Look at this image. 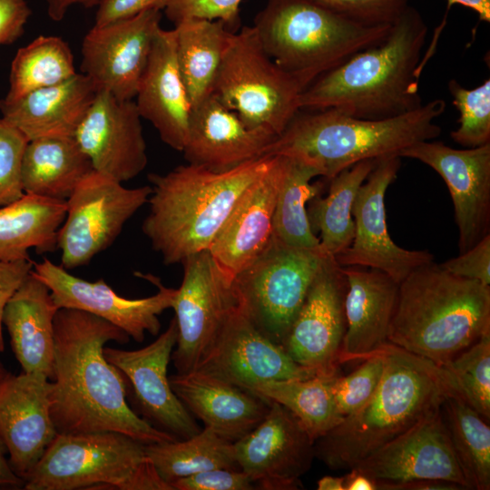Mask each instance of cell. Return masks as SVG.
<instances>
[{"instance_id": "6da1fadb", "label": "cell", "mask_w": 490, "mask_h": 490, "mask_svg": "<svg viewBox=\"0 0 490 490\" xmlns=\"http://www.w3.org/2000/svg\"><path fill=\"white\" fill-rule=\"evenodd\" d=\"M54 330L50 409L58 434L114 431L144 445L178 440L129 407L126 379L103 354L110 341L129 342L122 329L88 312L60 308Z\"/></svg>"}, {"instance_id": "7a4b0ae2", "label": "cell", "mask_w": 490, "mask_h": 490, "mask_svg": "<svg viewBox=\"0 0 490 490\" xmlns=\"http://www.w3.org/2000/svg\"><path fill=\"white\" fill-rule=\"evenodd\" d=\"M427 25L408 5L386 38L323 74L301 93L300 111L334 109L352 117L379 120L421 106L417 73Z\"/></svg>"}, {"instance_id": "3957f363", "label": "cell", "mask_w": 490, "mask_h": 490, "mask_svg": "<svg viewBox=\"0 0 490 490\" xmlns=\"http://www.w3.org/2000/svg\"><path fill=\"white\" fill-rule=\"evenodd\" d=\"M271 160L265 155L225 172L187 163L165 174L150 173L149 212L142 230L163 263H181L208 250L238 200Z\"/></svg>"}, {"instance_id": "277c9868", "label": "cell", "mask_w": 490, "mask_h": 490, "mask_svg": "<svg viewBox=\"0 0 490 490\" xmlns=\"http://www.w3.org/2000/svg\"><path fill=\"white\" fill-rule=\"evenodd\" d=\"M376 353L385 368L374 396L315 440V457L332 470L352 468L441 407L448 394L438 365L389 342Z\"/></svg>"}, {"instance_id": "5b68a950", "label": "cell", "mask_w": 490, "mask_h": 490, "mask_svg": "<svg viewBox=\"0 0 490 490\" xmlns=\"http://www.w3.org/2000/svg\"><path fill=\"white\" fill-rule=\"evenodd\" d=\"M490 333V286L456 276L434 260L398 285L387 342L436 365Z\"/></svg>"}, {"instance_id": "8992f818", "label": "cell", "mask_w": 490, "mask_h": 490, "mask_svg": "<svg viewBox=\"0 0 490 490\" xmlns=\"http://www.w3.org/2000/svg\"><path fill=\"white\" fill-rule=\"evenodd\" d=\"M445 109L443 99H434L409 113L379 120L334 109L299 111L264 155L296 158L328 181L359 162L399 156L418 142L436 139L441 127L435 120Z\"/></svg>"}, {"instance_id": "52a82bcc", "label": "cell", "mask_w": 490, "mask_h": 490, "mask_svg": "<svg viewBox=\"0 0 490 490\" xmlns=\"http://www.w3.org/2000/svg\"><path fill=\"white\" fill-rule=\"evenodd\" d=\"M391 25L365 24L312 0H268L252 26L270 57L306 89L355 54L381 43Z\"/></svg>"}, {"instance_id": "ba28073f", "label": "cell", "mask_w": 490, "mask_h": 490, "mask_svg": "<svg viewBox=\"0 0 490 490\" xmlns=\"http://www.w3.org/2000/svg\"><path fill=\"white\" fill-rule=\"evenodd\" d=\"M124 434H57L24 479L25 490H173L145 454Z\"/></svg>"}, {"instance_id": "9c48e42d", "label": "cell", "mask_w": 490, "mask_h": 490, "mask_svg": "<svg viewBox=\"0 0 490 490\" xmlns=\"http://www.w3.org/2000/svg\"><path fill=\"white\" fill-rule=\"evenodd\" d=\"M304 90L270 57L252 25L230 33L211 94L249 127L280 135L300 111Z\"/></svg>"}, {"instance_id": "30bf717a", "label": "cell", "mask_w": 490, "mask_h": 490, "mask_svg": "<svg viewBox=\"0 0 490 490\" xmlns=\"http://www.w3.org/2000/svg\"><path fill=\"white\" fill-rule=\"evenodd\" d=\"M326 256L272 237L232 280L238 306L260 332L282 346Z\"/></svg>"}, {"instance_id": "8fae6325", "label": "cell", "mask_w": 490, "mask_h": 490, "mask_svg": "<svg viewBox=\"0 0 490 490\" xmlns=\"http://www.w3.org/2000/svg\"><path fill=\"white\" fill-rule=\"evenodd\" d=\"M151 192V185L126 188L106 174L90 172L66 200L57 237L61 265L68 270L85 266L108 249Z\"/></svg>"}, {"instance_id": "7c38bea8", "label": "cell", "mask_w": 490, "mask_h": 490, "mask_svg": "<svg viewBox=\"0 0 490 490\" xmlns=\"http://www.w3.org/2000/svg\"><path fill=\"white\" fill-rule=\"evenodd\" d=\"M172 302L178 327L172 360L177 373L195 370L238 305L230 281L208 250L186 258Z\"/></svg>"}, {"instance_id": "4fadbf2b", "label": "cell", "mask_w": 490, "mask_h": 490, "mask_svg": "<svg viewBox=\"0 0 490 490\" xmlns=\"http://www.w3.org/2000/svg\"><path fill=\"white\" fill-rule=\"evenodd\" d=\"M346 290L341 266L326 256L282 344L297 364L317 376L338 374L347 328Z\"/></svg>"}, {"instance_id": "5bb4252c", "label": "cell", "mask_w": 490, "mask_h": 490, "mask_svg": "<svg viewBox=\"0 0 490 490\" xmlns=\"http://www.w3.org/2000/svg\"><path fill=\"white\" fill-rule=\"evenodd\" d=\"M33 273L50 289L55 305L74 309L99 317L119 328L137 342L145 333L158 335L159 316L172 308L177 289L167 288L152 274H140L153 283L158 291L150 297L127 299L118 295L103 279L89 281L75 277L62 265L48 259L34 263Z\"/></svg>"}, {"instance_id": "9a60e30c", "label": "cell", "mask_w": 490, "mask_h": 490, "mask_svg": "<svg viewBox=\"0 0 490 490\" xmlns=\"http://www.w3.org/2000/svg\"><path fill=\"white\" fill-rule=\"evenodd\" d=\"M399 156L377 160L359 187L352 207L355 234L351 244L334 257L339 266L379 270L398 284L418 267L434 260L427 250L399 247L390 237L386 220L385 196L400 168Z\"/></svg>"}, {"instance_id": "2e32d148", "label": "cell", "mask_w": 490, "mask_h": 490, "mask_svg": "<svg viewBox=\"0 0 490 490\" xmlns=\"http://www.w3.org/2000/svg\"><path fill=\"white\" fill-rule=\"evenodd\" d=\"M161 19L162 11L152 9L93 25L82 42L81 73L98 92H107L119 100H133Z\"/></svg>"}, {"instance_id": "e0dca14e", "label": "cell", "mask_w": 490, "mask_h": 490, "mask_svg": "<svg viewBox=\"0 0 490 490\" xmlns=\"http://www.w3.org/2000/svg\"><path fill=\"white\" fill-rule=\"evenodd\" d=\"M314 443L299 420L272 401L262 421L233 445L239 468L260 489L294 490L312 466Z\"/></svg>"}, {"instance_id": "ac0fdd59", "label": "cell", "mask_w": 490, "mask_h": 490, "mask_svg": "<svg viewBox=\"0 0 490 490\" xmlns=\"http://www.w3.org/2000/svg\"><path fill=\"white\" fill-rule=\"evenodd\" d=\"M399 157L425 163L446 182L454 204L459 253L490 234V143L455 149L441 142L422 141L403 150Z\"/></svg>"}, {"instance_id": "d6986e66", "label": "cell", "mask_w": 490, "mask_h": 490, "mask_svg": "<svg viewBox=\"0 0 490 490\" xmlns=\"http://www.w3.org/2000/svg\"><path fill=\"white\" fill-rule=\"evenodd\" d=\"M195 370L246 391L270 380L317 376L297 364L279 345L260 332L237 305Z\"/></svg>"}, {"instance_id": "ffe728a7", "label": "cell", "mask_w": 490, "mask_h": 490, "mask_svg": "<svg viewBox=\"0 0 490 490\" xmlns=\"http://www.w3.org/2000/svg\"><path fill=\"white\" fill-rule=\"evenodd\" d=\"M177 338L173 318L151 344L134 350L104 347L103 354L131 384L142 418L178 439H186L201 429L173 392L167 376Z\"/></svg>"}, {"instance_id": "44dd1931", "label": "cell", "mask_w": 490, "mask_h": 490, "mask_svg": "<svg viewBox=\"0 0 490 490\" xmlns=\"http://www.w3.org/2000/svg\"><path fill=\"white\" fill-rule=\"evenodd\" d=\"M353 467L375 481L445 480L470 489L454 452L442 407Z\"/></svg>"}, {"instance_id": "7402d4cb", "label": "cell", "mask_w": 490, "mask_h": 490, "mask_svg": "<svg viewBox=\"0 0 490 490\" xmlns=\"http://www.w3.org/2000/svg\"><path fill=\"white\" fill-rule=\"evenodd\" d=\"M142 117L133 100L97 93L74 139L94 171L123 183L138 176L148 157Z\"/></svg>"}, {"instance_id": "603a6c76", "label": "cell", "mask_w": 490, "mask_h": 490, "mask_svg": "<svg viewBox=\"0 0 490 490\" xmlns=\"http://www.w3.org/2000/svg\"><path fill=\"white\" fill-rule=\"evenodd\" d=\"M52 381L40 372L10 373L0 383V437L24 481L58 434L51 416Z\"/></svg>"}, {"instance_id": "cb8c5ba5", "label": "cell", "mask_w": 490, "mask_h": 490, "mask_svg": "<svg viewBox=\"0 0 490 490\" xmlns=\"http://www.w3.org/2000/svg\"><path fill=\"white\" fill-rule=\"evenodd\" d=\"M282 171V156L272 155L268 169L242 193L208 249L231 282L271 241Z\"/></svg>"}, {"instance_id": "d4e9b609", "label": "cell", "mask_w": 490, "mask_h": 490, "mask_svg": "<svg viewBox=\"0 0 490 490\" xmlns=\"http://www.w3.org/2000/svg\"><path fill=\"white\" fill-rule=\"evenodd\" d=\"M276 138L264 129L249 127L210 94L191 110L182 152L188 163L225 172L265 156Z\"/></svg>"}, {"instance_id": "484cf974", "label": "cell", "mask_w": 490, "mask_h": 490, "mask_svg": "<svg viewBox=\"0 0 490 490\" xmlns=\"http://www.w3.org/2000/svg\"><path fill=\"white\" fill-rule=\"evenodd\" d=\"M135 99L141 117L162 141L182 152L192 107L177 62L174 28L157 31Z\"/></svg>"}, {"instance_id": "4316f807", "label": "cell", "mask_w": 490, "mask_h": 490, "mask_svg": "<svg viewBox=\"0 0 490 490\" xmlns=\"http://www.w3.org/2000/svg\"><path fill=\"white\" fill-rule=\"evenodd\" d=\"M341 268L347 279V328L339 364L363 360L387 342L399 285L387 273L374 268Z\"/></svg>"}, {"instance_id": "83f0119b", "label": "cell", "mask_w": 490, "mask_h": 490, "mask_svg": "<svg viewBox=\"0 0 490 490\" xmlns=\"http://www.w3.org/2000/svg\"><path fill=\"white\" fill-rule=\"evenodd\" d=\"M169 380L191 416L232 443L252 431L270 407L261 397L199 370L177 373Z\"/></svg>"}, {"instance_id": "f1b7e54d", "label": "cell", "mask_w": 490, "mask_h": 490, "mask_svg": "<svg viewBox=\"0 0 490 490\" xmlns=\"http://www.w3.org/2000/svg\"><path fill=\"white\" fill-rule=\"evenodd\" d=\"M97 93L86 75L76 73L60 83L15 101L0 100V112L28 141L74 136Z\"/></svg>"}, {"instance_id": "f546056e", "label": "cell", "mask_w": 490, "mask_h": 490, "mask_svg": "<svg viewBox=\"0 0 490 490\" xmlns=\"http://www.w3.org/2000/svg\"><path fill=\"white\" fill-rule=\"evenodd\" d=\"M58 309L49 288L33 271L8 300L3 314V326L24 372H40L52 380L54 321Z\"/></svg>"}, {"instance_id": "4dcf8cb0", "label": "cell", "mask_w": 490, "mask_h": 490, "mask_svg": "<svg viewBox=\"0 0 490 490\" xmlns=\"http://www.w3.org/2000/svg\"><path fill=\"white\" fill-rule=\"evenodd\" d=\"M93 171L74 136L32 140L22 162L24 192L66 201Z\"/></svg>"}, {"instance_id": "1f68e13d", "label": "cell", "mask_w": 490, "mask_h": 490, "mask_svg": "<svg viewBox=\"0 0 490 490\" xmlns=\"http://www.w3.org/2000/svg\"><path fill=\"white\" fill-rule=\"evenodd\" d=\"M65 215L66 201L27 193L0 207V260H29L33 248L38 254L54 251Z\"/></svg>"}, {"instance_id": "d6a6232c", "label": "cell", "mask_w": 490, "mask_h": 490, "mask_svg": "<svg viewBox=\"0 0 490 490\" xmlns=\"http://www.w3.org/2000/svg\"><path fill=\"white\" fill-rule=\"evenodd\" d=\"M176 57L191 107L211 94L230 32L219 20L190 18L175 24Z\"/></svg>"}, {"instance_id": "836d02e7", "label": "cell", "mask_w": 490, "mask_h": 490, "mask_svg": "<svg viewBox=\"0 0 490 490\" xmlns=\"http://www.w3.org/2000/svg\"><path fill=\"white\" fill-rule=\"evenodd\" d=\"M377 160H365L341 171L329 181L327 196L312 198L307 207L310 227L319 231L323 252L335 257L352 242L355 224L352 207L358 191ZM315 233V232H314Z\"/></svg>"}, {"instance_id": "e575fe53", "label": "cell", "mask_w": 490, "mask_h": 490, "mask_svg": "<svg viewBox=\"0 0 490 490\" xmlns=\"http://www.w3.org/2000/svg\"><path fill=\"white\" fill-rule=\"evenodd\" d=\"M281 156L283 171L273 215V237L291 247L322 250L307 211L309 201L321 192L320 182H310L319 174L300 160Z\"/></svg>"}, {"instance_id": "d590c367", "label": "cell", "mask_w": 490, "mask_h": 490, "mask_svg": "<svg viewBox=\"0 0 490 490\" xmlns=\"http://www.w3.org/2000/svg\"><path fill=\"white\" fill-rule=\"evenodd\" d=\"M144 448L161 477L170 485L211 469H240L233 443L206 426L189 438L145 445Z\"/></svg>"}, {"instance_id": "8d00e7d4", "label": "cell", "mask_w": 490, "mask_h": 490, "mask_svg": "<svg viewBox=\"0 0 490 490\" xmlns=\"http://www.w3.org/2000/svg\"><path fill=\"white\" fill-rule=\"evenodd\" d=\"M337 375L270 380L254 386L249 392L285 407L316 440L342 420L331 392V384Z\"/></svg>"}, {"instance_id": "74e56055", "label": "cell", "mask_w": 490, "mask_h": 490, "mask_svg": "<svg viewBox=\"0 0 490 490\" xmlns=\"http://www.w3.org/2000/svg\"><path fill=\"white\" fill-rule=\"evenodd\" d=\"M445 422L458 464L470 489H490V427L455 393L446 394ZM488 422V421H487Z\"/></svg>"}, {"instance_id": "f35d334b", "label": "cell", "mask_w": 490, "mask_h": 490, "mask_svg": "<svg viewBox=\"0 0 490 490\" xmlns=\"http://www.w3.org/2000/svg\"><path fill=\"white\" fill-rule=\"evenodd\" d=\"M76 73L69 44L58 36L40 35L16 52L11 64L9 88L2 101H15L60 83Z\"/></svg>"}, {"instance_id": "ab89813d", "label": "cell", "mask_w": 490, "mask_h": 490, "mask_svg": "<svg viewBox=\"0 0 490 490\" xmlns=\"http://www.w3.org/2000/svg\"><path fill=\"white\" fill-rule=\"evenodd\" d=\"M448 393L463 398L483 418H490V333L446 364L438 365Z\"/></svg>"}, {"instance_id": "60d3db41", "label": "cell", "mask_w": 490, "mask_h": 490, "mask_svg": "<svg viewBox=\"0 0 490 490\" xmlns=\"http://www.w3.org/2000/svg\"><path fill=\"white\" fill-rule=\"evenodd\" d=\"M448 90L459 112V127L451 138L465 148L490 143V80L473 89H466L452 79Z\"/></svg>"}, {"instance_id": "b9f144b4", "label": "cell", "mask_w": 490, "mask_h": 490, "mask_svg": "<svg viewBox=\"0 0 490 490\" xmlns=\"http://www.w3.org/2000/svg\"><path fill=\"white\" fill-rule=\"evenodd\" d=\"M385 368L381 353H375L365 359L350 374L336 376L331 392L338 416L345 417L360 409L376 393ZM341 420V421H342Z\"/></svg>"}, {"instance_id": "7bdbcfd3", "label": "cell", "mask_w": 490, "mask_h": 490, "mask_svg": "<svg viewBox=\"0 0 490 490\" xmlns=\"http://www.w3.org/2000/svg\"><path fill=\"white\" fill-rule=\"evenodd\" d=\"M28 142L17 128L0 117V207L24 194L22 162Z\"/></svg>"}, {"instance_id": "ee69618b", "label": "cell", "mask_w": 490, "mask_h": 490, "mask_svg": "<svg viewBox=\"0 0 490 490\" xmlns=\"http://www.w3.org/2000/svg\"><path fill=\"white\" fill-rule=\"evenodd\" d=\"M348 19L369 25L391 24L409 0H312Z\"/></svg>"}, {"instance_id": "f6af8a7d", "label": "cell", "mask_w": 490, "mask_h": 490, "mask_svg": "<svg viewBox=\"0 0 490 490\" xmlns=\"http://www.w3.org/2000/svg\"><path fill=\"white\" fill-rule=\"evenodd\" d=\"M241 0H168L163 9L174 25L182 20L201 18L221 21L230 30L240 24Z\"/></svg>"}, {"instance_id": "bcb514c9", "label": "cell", "mask_w": 490, "mask_h": 490, "mask_svg": "<svg viewBox=\"0 0 490 490\" xmlns=\"http://www.w3.org/2000/svg\"><path fill=\"white\" fill-rule=\"evenodd\" d=\"M173 490H251L255 487L240 469L215 468L175 480Z\"/></svg>"}, {"instance_id": "7dc6e473", "label": "cell", "mask_w": 490, "mask_h": 490, "mask_svg": "<svg viewBox=\"0 0 490 490\" xmlns=\"http://www.w3.org/2000/svg\"><path fill=\"white\" fill-rule=\"evenodd\" d=\"M439 265L456 276L490 286V234L467 251Z\"/></svg>"}, {"instance_id": "c3c4849f", "label": "cell", "mask_w": 490, "mask_h": 490, "mask_svg": "<svg viewBox=\"0 0 490 490\" xmlns=\"http://www.w3.org/2000/svg\"><path fill=\"white\" fill-rule=\"evenodd\" d=\"M168 0H100L94 25L101 26L135 16L148 10L162 11Z\"/></svg>"}, {"instance_id": "681fc988", "label": "cell", "mask_w": 490, "mask_h": 490, "mask_svg": "<svg viewBox=\"0 0 490 490\" xmlns=\"http://www.w3.org/2000/svg\"><path fill=\"white\" fill-rule=\"evenodd\" d=\"M34 263L31 259L11 262L0 260V352L5 350L3 337L5 308L11 297L32 271Z\"/></svg>"}, {"instance_id": "f907efd6", "label": "cell", "mask_w": 490, "mask_h": 490, "mask_svg": "<svg viewBox=\"0 0 490 490\" xmlns=\"http://www.w3.org/2000/svg\"><path fill=\"white\" fill-rule=\"evenodd\" d=\"M31 15L25 0H0V45L15 42Z\"/></svg>"}, {"instance_id": "816d5d0a", "label": "cell", "mask_w": 490, "mask_h": 490, "mask_svg": "<svg viewBox=\"0 0 490 490\" xmlns=\"http://www.w3.org/2000/svg\"><path fill=\"white\" fill-rule=\"evenodd\" d=\"M376 483L377 490H466L456 483L434 479L403 482L376 481Z\"/></svg>"}, {"instance_id": "f5cc1de1", "label": "cell", "mask_w": 490, "mask_h": 490, "mask_svg": "<svg viewBox=\"0 0 490 490\" xmlns=\"http://www.w3.org/2000/svg\"><path fill=\"white\" fill-rule=\"evenodd\" d=\"M6 456L7 450L0 437V488H24V481L15 473Z\"/></svg>"}, {"instance_id": "db71d44e", "label": "cell", "mask_w": 490, "mask_h": 490, "mask_svg": "<svg viewBox=\"0 0 490 490\" xmlns=\"http://www.w3.org/2000/svg\"><path fill=\"white\" fill-rule=\"evenodd\" d=\"M100 0H45L47 14L54 21L64 19L70 8L82 5L86 8L97 6Z\"/></svg>"}, {"instance_id": "11a10c76", "label": "cell", "mask_w": 490, "mask_h": 490, "mask_svg": "<svg viewBox=\"0 0 490 490\" xmlns=\"http://www.w3.org/2000/svg\"><path fill=\"white\" fill-rule=\"evenodd\" d=\"M344 477V490H377L372 478L352 467Z\"/></svg>"}, {"instance_id": "9f6ffc18", "label": "cell", "mask_w": 490, "mask_h": 490, "mask_svg": "<svg viewBox=\"0 0 490 490\" xmlns=\"http://www.w3.org/2000/svg\"><path fill=\"white\" fill-rule=\"evenodd\" d=\"M447 9L453 5H461L475 11L481 21H490V0H447Z\"/></svg>"}, {"instance_id": "6f0895ef", "label": "cell", "mask_w": 490, "mask_h": 490, "mask_svg": "<svg viewBox=\"0 0 490 490\" xmlns=\"http://www.w3.org/2000/svg\"><path fill=\"white\" fill-rule=\"evenodd\" d=\"M318 490H344V477L325 475L317 483Z\"/></svg>"}, {"instance_id": "680465c9", "label": "cell", "mask_w": 490, "mask_h": 490, "mask_svg": "<svg viewBox=\"0 0 490 490\" xmlns=\"http://www.w3.org/2000/svg\"><path fill=\"white\" fill-rule=\"evenodd\" d=\"M10 374L5 365L0 361V383Z\"/></svg>"}]
</instances>
